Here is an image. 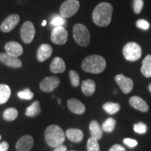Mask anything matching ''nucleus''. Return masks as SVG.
Listing matches in <instances>:
<instances>
[{"label": "nucleus", "mask_w": 151, "mask_h": 151, "mask_svg": "<svg viewBox=\"0 0 151 151\" xmlns=\"http://www.w3.org/2000/svg\"><path fill=\"white\" fill-rule=\"evenodd\" d=\"M0 139H1V136H0Z\"/></svg>", "instance_id": "obj_41"}, {"label": "nucleus", "mask_w": 151, "mask_h": 151, "mask_svg": "<svg viewBox=\"0 0 151 151\" xmlns=\"http://www.w3.org/2000/svg\"><path fill=\"white\" fill-rule=\"evenodd\" d=\"M123 142L124 144H126L127 146H128L130 148H133V147H135L137 146L138 142L137 140L135 139H129V138H126L123 140Z\"/></svg>", "instance_id": "obj_35"}, {"label": "nucleus", "mask_w": 151, "mask_h": 151, "mask_svg": "<svg viewBox=\"0 0 151 151\" xmlns=\"http://www.w3.org/2000/svg\"><path fill=\"white\" fill-rule=\"evenodd\" d=\"M87 150L88 151H100L99 145L97 139L93 137H90L88 139L87 143Z\"/></svg>", "instance_id": "obj_28"}, {"label": "nucleus", "mask_w": 151, "mask_h": 151, "mask_svg": "<svg viewBox=\"0 0 151 151\" xmlns=\"http://www.w3.org/2000/svg\"><path fill=\"white\" fill-rule=\"evenodd\" d=\"M73 39L77 44L86 47L90 42V35L88 28L83 24H76L73 28Z\"/></svg>", "instance_id": "obj_4"}, {"label": "nucleus", "mask_w": 151, "mask_h": 151, "mask_svg": "<svg viewBox=\"0 0 151 151\" xmlns=\"http://www.w3.org/2000/svg\"><path fill=\"white\" fill-rule=\"evenodd\" d=\"M20 21V16L17 14H12L7 17L1 24L0 28L4 32L7 33L14 29Z\"/></svg>", "instance_id": "obj_11"}, {"label": "nucleus", "mask_w": 151, "mask_h": 151, "mask_svg": "<svg viewBox=\"0 0 151 151\" xmlns=\"http://www.w3.org/2000/svg\"><path fill=\"white\" fill-rule=\"evenodd\" d=\"M45 140L49 146L57 148L64 143L65 134L61 127L56 124H51L45 131Z\"/></svg>", "instance_id": "obj_3"}, {"label": "nucleus", "mask_w": 151, "mask_h": 151, "mask_svg": "<svg viewBox=\"0 0 151 151\" xmlns=\"http://www.w3.org/2000/svg\"><path fill=\"white\" fill-rule=\"evenodd\" d=\"M5 51L7 54L10 55L17 57L22 55L23 53V48L20 43L16 42V41H10L8 42L4 46Z\"/></svg>", "instance_id": "obj_14"}, {"label": "nucleus", "mask_w": 151, "mask_h": 151, "mask_svg": "<svg viewBox=\"0 0 151 151\" xmlns=\"http://www.w3.org/2000/svg\"><path fill=\"white\" fill-rule=\"evenodd\" d=\"M116 121L114 118H109L106 120L102 124V129L103 131L108 133H111V132H113L115 127H116Z\"/></svg>", "instance_id": "obj_27"}, {"label": "nucleus", "mask_w": 151, "mask_h": 151, "mask_svg": "<svg viewBox=\"0 0 151 151\" xmlns=\"http://www.w3.org/2000/svg\"><path fill=\"white\" fill-rule=\"evenodd\" d=\"M103 109L109 114H115L120 109V106L119 104L113 102H106L103 105Z\"/></svg>", "instance_id": "obj_26"}, {"label": "nucleus", "mask_w": 151, "mask_h": 151, "mask_svg": "<svg viewBox=\"0 0 151 151\" xmlns=\"http://www.w3.org/2000/svg\"><path fill=\"white\" fill-rule=\"evenodd\" d=\"M46 24V20H43V22H42V26H45Z\"/></svg>", "instance_id": "obj_40"}, {"label": "nucleus", "mask_w": 151, "mask_h": 151, "mask_svg": "<svg viewBox=\"0 0 151 151\" xmlns=\"http://www.w3.org/2000/svg\"><path fill=\"white\" fill-rule=\"evenodd\" d=\"M11 94L10 87L5 84H0V104L6 102L10 98Z\"/></svg>", "instance_id": "obj_24"}, {"label": "nucleus", "mask_w": 151, "mask_h": 151, "mask_svg": "<svg viewBox=\"0 0 151 151\" xmlns=\"http://www.w3.org/2000/svg\"><path fill=\"white\" fill-rule=\"evenodd\" d=\"M50 39L52 42L57 45L65 44L68 39V32L62 26L55 27L52 29Z\"/></svg>", "instance_id": "obj_7"}, {"label": "nucleus", "mask_w": 151, "mask_h": 151, "mask_svg": "<svg viewBox=\"0 0 151 151\" xmlns=\"http://www.w3.org/2000/svg\"><path fill=\"white\" fill-rule=\"evenodd\" d=\"M66 136L69 139V140L74 143L81 142L83 139V132L79 129L70 128L66 132Z\"/></svg>", "instance_id": "obj_19"}, {"label": "nucleus", "mask_w": 151, "mask_h": 151, "mask_svg": "<svg viewBox=\"0 0 151 151\" xmlns=\"http://www.w3.org/2000/svg\"><path fill=\"white\" fill-rule=\"evenodd\" d=\"M0 62L5 65L12 68H20L22 67L21 60L17 57H14L7 54L6 52L0 53Z\"/></svg>", "instance_id": "obj_12"}, {"label": "nucleus", "mask_w": 151, "mask_h": 151, "mask_svg": "<svg viewBox=\"0 0 151 151\" xmlns=\"http://www.w3.org/2000/svg\"><path fill=\"white\" fill-rule=\"evenodd\" d=\"M18 96L20 99L30 100L34 97V93L30 91L29 88H26L22 91H20L18 92Z\"/></svg>", "instance_id": "obj_30"}, {"label": "nucleus", "mask_w": 151, "mask_h": 151, "mask_svg": "<svg viewBox=\"0 0 151 151\" xmlns=\"http://www.w3.org/2000/svg\"><path fill=\"white\" fill-rule=\"evenodd\" d=\"M143 7V0H134L133 4V8L134 12L136 14H140L142 11Z\"/></svg>", "instance_id": "obj_31"}, {"label": "nucleus", "mask_w": 151, "mask_h": 151, "mask_svg": "<svg viewBox=\"0 0 151 151\" xmlns=\"http://www.w3.org/2000/svg\"><path fill=\"white\" fill-rule=\"evenodd\" d=\"M33 145L32 137L30 135H24L18 141L16 148L18 151H29L32 148Z\"/></svg>", "instance_id": "obj_13"}, {"label": "nucleus", "mask_w": 151, "mask_h": 151, "mask_svg": "<svg viewBox=\"0 0 151 151\" xmlns=\"http://www.w3.org/2000/svg\"><path fill=\"white\" fill-rule=\"evenodd\" d=\"M113 6L111 4L102 2L98 4L92 13V20L99 27H106L111 23Z\"/></svg>", "instance_id": "obj_1"}, {"label": "nucleus", "mask_w": 151, "mask_h": 151, "mask_svg": "<svg viewBox=\"0 0 151 151\" xmlns=\"http://www.w3.org/2000/svg\"><path fill=\"white\" fill-rule=\"evenodd\" d=\"M90 131L91 134V137H93L94 139H99L102 137L103 135V129L102 127H101L100 124L98 123L96 120H92L90 123Z\"/></svg>", "instance_id": "obj_21"}, {"label": "nucleus", "mask_w": 151, "mask_h": 151, "mask_svg": "<svg viewBox=\"0 0 151 151\" xmlns=\"http://www.w3.org/2000/svg\"><path fill=\"white\" fill-rule=\"evenodd\" d=\"M141 72L146 78L151 76V55H148L142 62Z\"/></svg>", "instance_id": "obj_22"}, {"label": "nucleus", "mask_w": 151, "mask_h": 151, "mask_svg": "<svg viewBox=\"0 0 151 151\" xmlns=\"http://www.w3.org/2000/svg\"><path fill=\"white\" fill-rule=\"evenodd\" d=\"M54 151H67V146L62 144L61 146H59L55 148Z\"/></svg>", "instance_id": "obj_38"}, {"label": "nucleus", "mask_w": 151, "mask_h": 151, "mask_svg": "<svg viewBox=\"0 0 151 151\" xmlns=\"http://www.w3.org/2000/svg\"><path fill=\"white\" fill-rule=\"evenodd\" d=\"M81 89L83 94L86 96H91L94 93L96 90V84L91 79H87L83 81Z\"/></svg>", "instance_id": "obj_20"}, {"label": "nucleus", "mask_w": 151, "mask_h": 151, "mask_svg": "<svg viewBox=\"0 0 151 151\" xmlns=\"http://www.w3.org/2000/svg\"><path fill=\"white\" fill-rule=\"evenodd\" d=\"M60 79L56 76H49L45 78L40 83V88L43 92H50L59 86Z\"/></svg>", "instance_id": "obj_10"}, {"label": "nucleus", "mask_w": 151, "mask_h": 151, "mask_svg": "<svg viewBox=\"0 0 151 151\" xmlns=\"http://www.w3.org/2000/svg\"><path fill=\"white\" fill-rule=\"evenodd\" d=\"M148 90L150 91V92L151 93V83L149 84V86H148Z\"/></svg>", "instance_id": "obj_39"}, {"label": "nucleus", "mask_w": 151, "mask_h": 151, "mask_svg": "<svg viewBox=\"0 0 151 151\" xmlns=\"http://www.w3.org/2000/svg\"><path fill=\"white\" fill-rule=\"evenodd\" d=\"M129 104L132 106L133 108H134L137 110L141 111V112H147L148 111V106L142 98L138 96H134L130 98Z\"/></svg>", "instance_id": "obj_17"}, {"label": "nucleus", "mask_w": 151, "mask_h": 151, "mask_svg": "<svg viewBox=\"0 0 151 151\" xmlns=\"http://www.w3.org/2000/svg\"><path fill=\"white\" fill-rule=\"evenodd\" d=\"M68 108L71 112L75 113V114H83L86 111V106L85 105L79 101L78 99L72 98L68 100L67 101Z\"/></svg>", "instance_id": "obj_15"}, {"label": "nucleus", "mask_w": 151, "mask_h": 151, "mask_svg": "<svg viewBox=\"0 0 151 151\" xmlns=\"http://www.w3.org/2000/svg\"><path fill=\"white\" fill-rule=\"evenodd\" d=\"M40 103L39 101H35L29 106H28L26 109L25 115L28 117H36L39 116L41 113Z\"/></svg>", "instance_id": "obj_23"}, {"label": "nucleus", "mask_w": 151, "mask_h": 151, "mask_svg": "<svg viewBox=\"0 0 151 151\" xmlns=\"http://www.w3.org/2000/svg\"><path fill=\"white\" fill-rule=\"evenodd\" d=\"M134 130L138 134H144L147 131V126L143 122H139L134 125Z\"/></svg>", "instance_id": "obj_32"}, {"label": "nucleus", "mask_w": 151, "mask_h": 151, "mask_svg": "<svg viewBox=\"0 0 151 151\" xmlns=\"http://www.w3.org/2000/svg\"><path fill=\"white\" fill-rule=\"evenodd\" d=\"M136 24H137V27L143 30H148L149 29V27H150V24H149V22L148 21H146V20H143V19L138 20Z\"/></svg>", "instance_id": "obj_34"}, {"label": "nucleus", "mask_w": 151, "mask_h": 151, "mask_svg": "<svg viewBox=\"0 0 151 151\" xmlns=\"http://www.w3.org/2000/svg\"><path fill=\"white\" fill-rule=\"evenodd\" d=\"M109 151H126V149L123 146H120L119 144L113 145V146L110 148Z\"/></svg>", "instance_id": "obj_36"}, {"label": "nucleus", "mask_w": 151, "mask_h": 151, "mask_svg": "<svg viewBox=\"0 0 151 151\" xmlns=\"http://www.w3.org/2000/svg\"><path fill=\"white\" fill-rule=\"evenodd\" d=\"M106 62L103 57L98 55H92L86 57L81 64V68L86 72L99 73L104 70Z\"/></svg>", "instance_id": "obj_2"}, {"label": "nucleus", "mask_w": 151, "mask_h": 151, "mask_svg": "<svg viewBox=\"0 0 151 151\" xmlns=\"http://www.w3.org/2000/svg\"><path fill=\"white\" fill-rule=\"evenodd\" d=\"M65 23V20L62 16H56L52 19L51 20V25L54 27H60L62 26Z\"/></svg>", "instance_id": "obj_33"}, {"label": "nucleus", "mask_w": 151, "mask_h": 151, "mask_svg": "<svg viewBox=\"0 0 151 151\" xmlns=\"http://www.w3.org/2000/svg\"><path fill=\"white\" fill-rule=\"evenodd\" d=\"M80 7V3L77 0H67L60 6V15L62 18H67L77 13Z\"/></svg>", "instance_id": "obj_6"}, {"label": "nucleus", "mask_w": 151, "mask_h": 151, "mask_svg": "<svg viewBox=\"0 0 151 151\" xmlns=\"http://www.w3.org/2000/svg\"><path fill=\"white\" fill-rule=\"evenodd\" d=\"M69 77H70L71 85L73 86L78 87L80 85V77L76 71L73 70L69 71Z\"/></svg>", "instance_id": "obj_29"}, {"label": "nucleus", "mask_w": 151, "mask_h": 151, "mask_svg": "<svg viewBox=\"0 0 151 151\" xmlns=\"http://www.w3.org/2000/svg\"><path fill=\"white\" fill-rule=\"evenodd\" d=\"M35 35V28L33 23L30 21H26L22 24L20 29V37L25 43H30L32 41Z\"/></svg>", "instance_id": "obj_8"}, {"label": "nucleus", "mask_w": 151, "mask_h": 151, "mask_svg": "<svg viewBox=\"0 0 151 151\" xmlns=\"http://www.w3.org/2000/svg\"><path fill=\"white\" fill-rule=\"evenodd\" d=\"M18 116V110L15 108H9L6 109L3 113V118L7 121H13L16 120Z\"/></svg>", "instance_id": "obj_25"}, {"label": "nucleus", "mask_w": 151, "mask_h": 151, "mask_svg": "<svg viewBox=\"0 0 151 151\" xmlns=\"http://www.w3.org/2000/svg\"><path fill=\"white\" fill-rule=\"evenodd\" d=\"M9 148V145L6 141H3L0 143V151H8Z\"/></svg>", "instance_id": "obj_37"}, {"label": "nucleus", "mask_w": 151, "mask_h": 151, "mask_svg": "<svg viewBox=\"0 0 151 151\" xmlns=\"http://www.w3.org/2000/svg\"><path fill=\"white\" fill-rule=\"evenodd\" d=\"M122 52L126 60L130 62H134L140 59L142 50L141 46L138 43L129 42L124 46Z\"/></svg>", "instance_id": "obj_5"}, {"label": "nucleus", "mask_w": 151, "mask_h": 151, "mask_svg": "<svg viewBox=\"0 0 151 151\" xmlns=\"http://www.w3.org/2000/svg\"><path fill=\"white\" fill-rule=\"evenodd\" d=\"M52 53V48L50 45L44 44L41 45L38 49L37 54V58L39 62H44L46 60H48Z\"/></svg>", "instance_id": "obj_16"}, {"label": "nucleus", "mask_w": 151, "mask_h": 151, "mask_svg": "<svg viewBox=\"0 0 151 151\" xmlns=\"http://www.w3.org/2000/svg\"><path fill=\"white\" fill-rule=\"evenodd\" d=\"M115 80L123 93L129 94L133 89V81L131 78L124 76L123 74L117 75Z\"/></svg>", "instance_id": "obj_9"}, {"label": "nucleus", "mask_w": 151, "mask_h": 151, "mask_svg": "<svg viewBox=\"0 0 151 151\" xmlns=\"http://www.w3.org/2000/svg\"><path fill=\"white\" fill-rule=\"evenodd\" d=\"M50 71L54 73H63L66 69V65L64 60L61 58L56 57L51 62L50 66Z\"/></svg>", "instance_id": "obj_18"}]
</instances>
